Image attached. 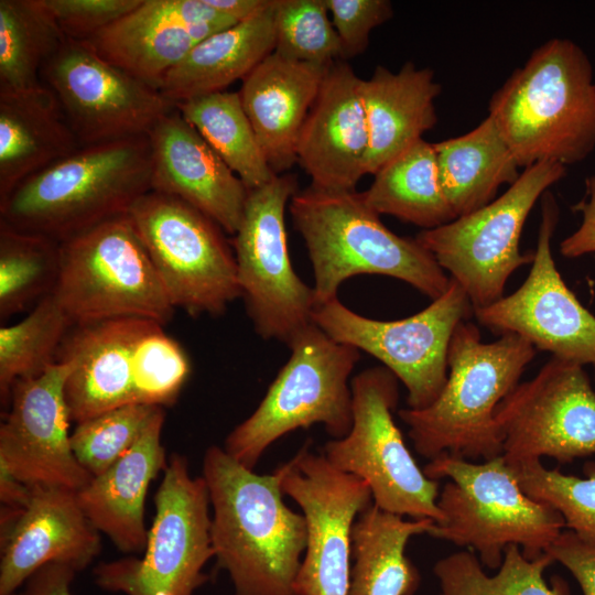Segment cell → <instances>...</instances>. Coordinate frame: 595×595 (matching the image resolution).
Returning <instances> with one entry per match:
<instances>
[{"label":"cell","mask_w":595,"mask_h":595,"mask_svg":"<svg viewBox=\"0 0 595 595\" xmlns=\"http://www.w3.org/2000/svg\"><path fill=\"white\" fill-rule=\"evenodd\" d=\"M202 476L216 569L228 573L234 595H295L306 523L285 505L279 469L255 473L213 445L205 451Z\"/></svg>","instance_id":"cell-1"},{"label":"cell","mask_w":595,"mask_h":595,"mask_svg":"<svg viewBox=\"0 0 595 595\" xmlns=\"http://www.w3.org/2000/svg\"><path fill=\"white\" fill-rule=\"evenodd\" d=\"M488 110L520 169L576 164L595 150L593 66L569 39L536 48L493 94Z\"/></svg>","instance_id":"cell-2"},{"label":"cell","mask_w":595,"mask_h":595,"mask_svg":"<svg viewBox=\"0 0 595 595\" xmlns=\"http://www.w3.org/2000/svg\"><path fill=\"white\" fill-rule=\"evenodd\" d=\"M537 351L516 334L484 343L476 325L461 322L450 342L447 380L439 397L426 408L398 412L415 452L430 461L443 453L472 462L502 455L495 410Z\"/></svg>","instance_id":"cell-3"},{"label":"cell","mask_w":595,"mask_h":595,"mask_svg":"<svg viewBox=\"0 0 595 595\" xmlns=\"http://www.w3.org/2000/svg\"><path fill=\"white\" fill-rule=\"evenodd\" d=\"M289 209L313 268L315 306L336 299L340 284L357 274L399 279L431 301L450 285L432 253L387 228L363 193L310 186L292 196Z\"/></svg>","instance_id":"cell-4"},{"label":"cell","mask_w":595,"mask_h":595,"mask_svg":"<svg viewBox=\"0 0 595 595\" xmlns=\"http://www.w3.org/2000/svg\"><path fill=\"white\" fill-rule=\"evenodd\" d=\"M149 191L148 136L84 145L0 201V223L60 242L127 214Z\"/></svg>","instance_id":"cell-5"},{"label":"cell","mask_w":595,"mask_h":595,"mask_svg":"<svg viewBox=\"0 0 595 595\" xmlns=\"http://www.w3.org/2000/svg\"><path fill=\"white\" fill-rule=\"evenodd\" d=\"M423 472L448 478L437 498L442 518L426 534L474 549L489 569L501 565L510 544L529 560L539 558L565 528L558 510L523 493L502 455L475 463L443 453Z\"/></svg>","instance_id":"cell-6"},{"label":"cell","mask_w":595,"mask_h":595,"mask_svg":"<svg viewBox=\"0 0 595 595\" xmlns=\"http://www.w3.org/2000/svg\"><path fill=\"white\" fill-rule=\"evenodd\" d=\"M289 360L257 409L227 435L223 448L253 469L270 445L283 435L314 424L342 439L353 424L349 376L359 350L331 338L314 323L288 344Z\"/></svg>","instance_id":"cell-7"},{"label":"cell","mask_w":595,"mask_h":595,"mask_svg":"<svg viewBox=\"0 0 595 595\" xmlns=\"http://www.w3.org/2000/svg\"><path fill=\"white\" fill-rule=\"evenodd\" d=\"M52 294L73 325L121 317L165 325L175 311L128 214L60 241Z\"/></svg>","instance_id":"cell-8"},{"label":"cell","mask_w":595,"mask_h":595,"mask_svg":"<svg viewBox=\"0 0 595 595\" xmlns=\"http://www.w3.org/2000/svg\"><path fill=\"white\" fill-rule=\"evenodd\" d=\"M154 507L143 555L94 567V581L101 589L125 595H194L208 581L204 569L214 559L209 494L203 476H192L184 455L169 457Z\"/></svg>","instance_id":"cell-9"},{"label":"cell","mask_w":595,"mask_h":595,"mask_svg":"<svg viewBox=\"0 0 595 595\" xmlns=\"http://www.w3.org/2000/svg\"><path fill=\"white\" fill-rule=\"evenodd\" d=\"M566 172V166L543 161L523 169L498 198L415 239L467 294L473 310L504 296L506 283L520 267L532 263L534 252L519 248L524 223L534 204Z\"/></svg>","instance_id":"cell-10"},{"label":"cell","mask_w":595,"mask_h":595,"mask_svg":"<svg viewBox=\"0 0 595 595\" xmlns=\"http://www.w3.org/2000/svg\"><path fill=\"white\" fill-rule=\"evenodd\" d=\"M398 378L386 367H370L350 381L353 424L342 439L320 451L336 468L363 479L374 505L411 519L442 518L439 480L429 478L410 453L393 420Z\"/></svg>","instance_id":"cell-11"},{"label":"cell","mask_w":595,"mask_h":595,"mask_svg":"<svg viewBox=\"0 0 595 595\" xmlns=\"http://www.w3.org/2000/svg\"><path fill=\"white\" fill-rule=\"evenodd\" d=\"M127 214L174 309L218 316L240 296L235 253L213 219L154 191Z\"/></svg>","instance_id":"cell-12"},{"label":"cell","mask_w":595,"mask_h":595,"mask_svg":"<svg viewBox=\"0 0 595 595\" xmlns=\"http://www.w3.org/2000/svg\"><path fill=\"white\" fill-rule=\"evenodd\" d=\"M296 192L288 173L248 191L232 240L240 296L255 331L286 345L313 323L315 309L313 288L295 273L288 248L284 215Z\"/></svg>","instance_id":"cell-13"},{"label":"cell","mask_w":595,"mask_h":595,"mask_svg":"<svg viewBox=\"0 0 595 595\" xmlns=\"http://www.w3.org/2000/svg\"><path fill=\"white\" fill-rule=\"evenodd\" d=\"M472 314L467 294L451 279L441 296L402 320L365 317L337 298L315 306L312 320L334 340L378 359L407 388L408 407L418 410L432 404L444 388L451 338Z\"/></svg>","instance_id":"cell-14"},{"label":"cell","mask_w":595,"mask_h":595,"mask_svg":"<svg viewBox=\"0 0 595 595\" xmlns=\"http://www.w3.org/2000/svg\"><path fill=\"white\" fill-rule=\"evenodd\" d=\"M495 419L508 464L595 454V390L578 364L551 357L500 401Z\"/></svg>","instance_id":"cell-15"},{"label":"cell","mask_w":595,"mask_h":595,"mask_svg":"<svg viewBox=\"0 0 595 595\" xmlns=\"http://www.w3.org/2000/svg\"><path fill=\"white\" fill-rule=\"evenodd\" d=\"M41 76L80 147L147 136L175 104L101 57L87 40L65 39Z\"/></svg>","instance_id":"cell-16"},{"label":"cell","mask_w":595,"mask_h":595,"mask_svg":"<svg viewBox=\"0 0 595 595\" xmlns=\"http://www.w3.org/2000/svg\"><path fill=\"white\" fill-rule=\"evenodd\" d=\"M277 468L283 494L299 505L306 523L295 595H348L353 527L374 504L370 488L312 452L310 443Z\"/></svg>","instance_id":"cell-17"},{"label":"cell","mask_w":595,"mask_h":595,"mask_svg":"<svg viewBox=\"0 0 595 595\" xmlns=\"http://www.w3.org/2000/svg\"><path fill=\"white\" fill-rule=\"evenodd\" d=\"M560 209L547 191L541 197V223L529 274L510 295L474 310L477 322L497 335L516 334L537 350L581 366L595 374V316L562 279L551 251Z\"/></svg>","instance_id":"cell-18"},{"label":"cell","mask_w":595,"mask_h":595,"mask_svg":"<svg viewBox=\"0 0 595 595\" xmlns=\"http://www.w3.org/2000/svg\"><path fill=\"white\" fill-rule=\"evenodd\" d=\"M72 368L68 360L56 361L11 388L9 411L0 425V463L29 486L78 491L93 478L71 446L64 389Z\"/></svg>","instance_id":"cell-19"},{"label":"cell","mask_w":595,"mask_h":595,"mask_svg":"<svg viewBox=\"0 0 595 595\" xmlns=\"http://www.w3.org/2000/svg\"><path fill=\"white\" fill-rule=\"evenodd\" d=\"M236 23L206 0H142L87 41L101 57L159 90L196 44Z\"/></svg>","instance_id":"cell-20"},{"label":"cell","mask_w":595,"mask_h":595,"mask_svg":"<svg viewBox=\"0 0 595 595\" xmlns=\"http://www.w3.org/2000/svg\"><path fill=\"white\" fill-rule=\"evenodd\" d=\"M18 517L0 526V595H15L40 569L57 563L85 570L101 551L100 532L83 511L76 491L30 486Z\"/></svg>","instance_id":"cell-21"},{"label":"cell","mask_w":595,"mask_h":595,"mask_svg":"<svg viewBox=\"0 0 595 595\" xmlns=\"http://www.w3.org/2000/svg\"><path fill=\"white\" fill-rule=\"evenodd\" d=\"M155 322L138 317L72 325L56 361L68 360L65 400L76 424L127 404H139L141 344Z\"/></svg>","instance_id":"cell-22"},{"label":"cell","mask_w":595,"mask_h":595,"mask_svg":"<svg viewBox=\"0 0 595 595\" xmlns=\"http://www.w3.org/2000/svg\"><path fill=\"white\" fill-rule=\"evenodd\" d=\"M361 85L346 62L329 65L296 144L298 162L314 188L355 192L366 174L369 133Z\"/></svg>","instance_id":"cell-23"},{"label":"cell","mask_w":595,"mask_h":595,"mask_svg":"<svg viewBox=\"0 0 595 595\" xmlns=\"http://www.w3.org/2000/svg\"><path fill=\"white\" fill-rule=\"evenodd\" d=\"M151 191L182 199L234 236L248 190L176 107L148 132Z\"/></svg>","instance_id":"cell-24"},{"label":"cell","mask_w":595,"mask_h":595,"mask_svg":"<svg viewBox=\"0 0 595 595\" xmlns=\"http://www.w3.org/2000/svg\"><path fill=\"white\" fill-rule=\"evenodd\" d=\"M328 67L273 52L242 79V107L277 175L298 162L299 137Z\"/></svg>","instance_id":"cell-25"},{"label":"cell","mask_w":595,"mask_h":595,"mask_svg":"<svg viewBox=\"0 0 595 595\" xmlns=\"http://www.w3.org/2000/svg\"><path fill=\"white\" fill-rule=\"evenodd\" d=\"M164 420V410L159 408L136 444L108 470L76 491L94 527L130 555L145 549V498L151 482L167 463L161 442Z\"/></svg>","instance_id":"cell-26"},{"label":"cell","mask_w":595,"mask_h":595,"mask_svg":"<svg viewBox=\"0 0 595 595\" xmlns=\"http://www.w3.org/2000/svg\"><path fill=\"white\" fill-rule=\"evenodd\" d=\"M361 91L369 133L366 174L374 175L433 129L442 87L431 68L407 62L396 73L378 65L363 79Z\"/></svg>","instance_id":"cell-27"},{"label":"cell","mask_w":595,"mask_h":595,"mask_svg":"<svg viewBox=\"0 0 595 595\" xmlns=\"http://www.w3.org/2000/svg\"><path fill=\"white\" fill-rule=\"evenodd\" d=\"M78 148L57 97L46 85L0 94V201Z\"/></svg>","instance_id":"cell-28"},{"label":"cell","mask_w":595,"mask_h":595,"mask_svg":"<svg viewBox=\"0 0 595 595\" xmlns=\"http://www.w3.org/2000/svg\"><path fill=\"white\" fill-rule=\"evenodd\" d=\"M274 3L196 44L163 78L159 90L173 104L223 91L244 79L275 48Z\"/></svg>","instance_id":"cell-29"},{"label":"cell","mask_w":595,"mask_h":595,"mask_svg":"<svg viewBox=\"0 0 595 595\" xmlns=\"http://www.w3.org/2000/svg\"><path fill=\"white\" fill-rule=\"evenodd\" d=\"M433 522L407 520L374 504L361 512L351 533L348 595H413L421 576L405 548L413 536L428 533Z\"/></svg>","instance_id":"cell-30"},{"label":"cell","mask_w":595,"mask_h":595,"mask_svg":"<svg viewBox=\"0 0 595 595\" xmlns=\"http://www.w3.org/2000/svg\"><path fill=\"white\" fill-rule=\"evenodd\" d=\"M440 182L456 218L487 205L521 172L495 121L487 116L467 133L434 143Z\"/></svg>","instance_id":"cell-31"},{"label":"cell","mask_w":595,"mask_h":595,"mask_svg":"<svg viewBox=\"0 0 595 595\" xmlns=\"http://www.w3.org/2000/svg\"><path fill=\"white\" fill-rule=\"evenodd\" d=\"M374 176L371 185L361 193L379 215H391L423 230L456 218L440 182L434 143L416 141Z\"/></svg>","instance_id":"cell-32"},{"label":"cell","mask_w":595,"mask_h":595,"mask_svg":"<svg viewBox=\"0 0 595 595\" xmlns=\"http://www.w3.org/2000/svg\"><path fill=\"white\" fill-rule=\"evenodd\" d=\"M175 107L248 191L267 184L277 175L263 154L239 93H212L181 101Z\"/></svg>","instance_id":"cell-33"},{"label":"cell","mask_w":595,"mask_h":595,"mask_svg":"<svg viewBox=\"0 0 595 595\" xmlns=\"http://www.w3.org/2000/svg\"><path fill=\"white\" fill-rule=\"evenodd\" d=\"M65 36L42 0H0V94L41 85Z\"/></svg>","instance_id":"cell-34"},{"label":"cell","mask_w":595,"mask_h":595,"mask_svg":"<svg viewBox=\"0 0 595 595\" xmlns=\"http://www.w3.org/2000/svg\"><path fill=\"white\" fill-rule=\"evenodd\" d=\"M550 554L527 559L516 544L505 549L499 571L487 575L470 551L454 552L434 565L441 595H570L566 582L554 577L551 586L543 572L553 563Z\"/></svg>","instance_id":"cell-35"},{"label":"cell","mask_w":595,"mask_h":595,"mask_svg":"<svg viewBox=\"0 0 595 595\" xmlns=\"http://www.w3.org/2000/svg\"><path fill=\"white\" fill-rule=\"evenodd\" d=\"M72 322L51 293L20 322L0 328V398L9 407L13 383L56 363Z\"/></svg>","instance_id":"cell-36"},{"label":"cell","mask_w":595,"mask_h":595,"mask_svg":"<svg viewBox=\"0 0 595 595\" xmlns=\"http://www.w3.org/2000/svg\"><path fill=\"white\" fill-rule=\"evenodd\" d=\"M58 270V241L0 223L1 322L51 294Z\"/></svg>","instance_id":"cell-37"},{"label":"cell","mask_w":595,"mask_h":595,"mask_svg":"<svg viewBox=\"0 0 595 595\" xmlns=\"http://www.w3.org/2000/svg\"><path fill=\"white\" fill-rule=\"evenodd\" d=\"M508 465L527 496L553 507L567 530L595 543V461L584 464V478L548 469L541 459Z\"/></svg>","instance_id":"cell-38"},{"label":"cell","mask_w":595,"mask_h":595,"mask_svg":"<svg viewBox=\"0 0 595 595\" xmlns=\"http://www.w3.org/2000/svg\"><path fill=\"white\" fill-rule=\"evenodd\" d=\"M161 407L127 404L76 424L72 451L91 477L115 465L138 441Z\"/></svg>","instance_id":"cell-39"},{"label":"cell","mask_w":595,"mask_h":595,"mask_svg":"<svg viewBox=\"0 0 595 595\" xmlns=\"http://www.w3.org/2000/svg\"><path fill=\"white\" fill-rule=\"evenodd\" d=\"M325 0H275L274 52L293 61L331 65L343 61Z\"/></svg>","instance_id":"cell-40"},{"label":"cell","mask_w":595,"mask_h":595,"mask_svg":"<svg viewBox=\"0 0 595 595\" xmlns=\"http://www.w3.org/2000/svg\"><path fill=\"white\" fill-rule=\"evenodd\" d=\"M142 0H42L66 39L89 40Z\"/></svg>","instance_id":"cell-41"},{"label":"cell","mask_w":595,"mask_h":595,"mask_svg":"<svg viewBox=\"0 0 595 595\" xmlns=\"http://www.w3.org/2000/svg\"><path fill=\"white\" fill-rule=\"evenodd\" d=\"M331 21L339 37L343 60L361 54L370 32L393 17L389 0H325Z\"/></svg>","instance_id":"cell-42"},{"label":"cell","mask_w":595,"mask_h":595,"mask_svg":"<svg viewBox=\"0 0 595 595\" xmlns=\"http://www.w3.org/2000/svg\"><path fill=\"white\" fill-rule=\"evenodd\" d=\"M545 553L571 572L584 595H595V543L563 530Z\"/></svg>","instance_id":"cell-43"},{"label":"cell","mask_w":595,"mask_h":595,"mask_svg":"<svg viewBox=\"0 0 595 595\" xmlns=\"http://www.w3.org/2000/svg\"><path fill=\"white\" fill-rule=\"evenodd\" d=\"M585 196L572 209L582 214L580 227L563 239L560 252L566 258L595 253V174L585 181Z\"/></svg>","instance_id":"cell-44"},{"label":"cell","mask_w":595,"mask_h":595,"mask_svg":"<svg viewBox=\"0 0 595 595\" xmlns=\"http://www.w3.org/2000/svg\"><path fill=\"white\" fill-rule=\"evenodd\" d=\"M77 572L52 563L36 571L15 595H72L71 585Z\"/></svg>","instance_id":"cell-45"},{"label":"cell","mask_w":595,"mask_h":595,"mask_svg":"<svg viewBox=\"0 0 595 595\" xmlns=\"http://www.w3.org/2000/svg\"><path fill=\"white\" fill-rule=\"evenodd\" d=\"M31 488L0 463V501L2 506L23 508L30 498Z\"/></svg>","instance_id":"cell-46"},{"label":"cell","mask_w":595,"mask_h":595,"mask_svg":"<svg viewBox=\"0 0 595 595\" xmlns=\"http://www.w3.org/2000/svg\"><path fill=\"white\" fill-rule=\"evenodd\" d=\"M207 3L224 15L229 17L236 22L245 21L263 8L271 0H206Z\"/></svg>","instance_id":"cell-47"}]
</instances>
